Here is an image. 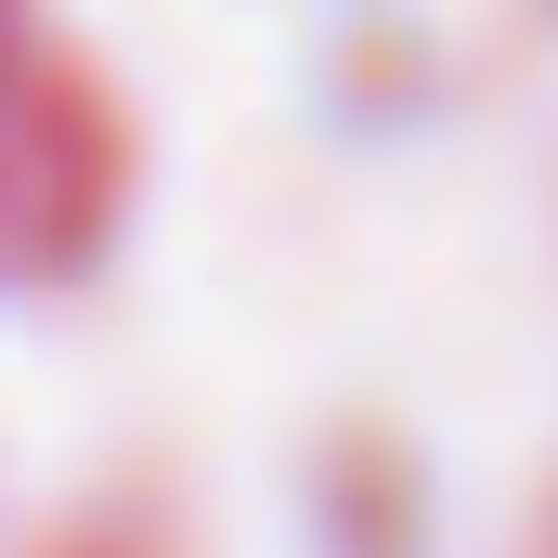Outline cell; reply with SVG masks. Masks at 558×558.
<instances>
[]
</instances>
